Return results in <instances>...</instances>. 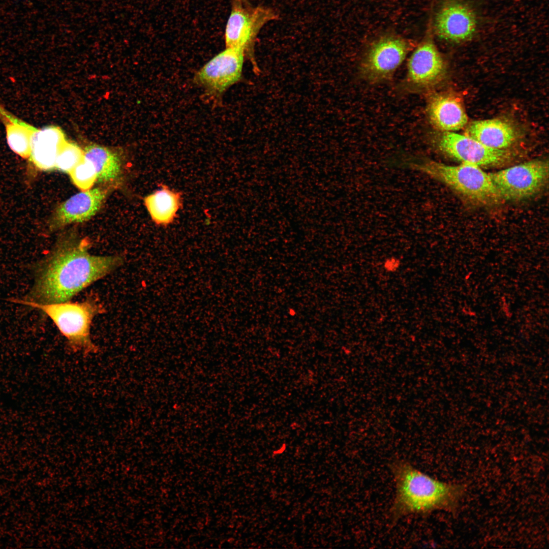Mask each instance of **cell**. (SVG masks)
Masks as SVG:
<instances>
[{
    "instance_id": "obj_1",
    "label": "cell",
    "mask_w": 549,
    "mask_h": 549,
    "mask_svg": "<svg viewBox=\"0 0 549 549\" xmlns=\"http://www.w3.org/2000/svg\"><path fill=\"white\" fill-rule=\"evenodd\" d=\"M124 262L118 256H98L88 252L86 242L65 240L39 264L27 300L48 303L70 300Z\"/></svg>"
},
{
    "instance_id": "obj_2",
    "label": "cell",
    "mask_w": 549,
    "mask_h": 549,
    "mask_svg": "<svg viewBox=\"0 0 549 549\" xmlns=\"http://www.w3.org/2000/svg\"><path fill=\"white\" fill-rule=\"evenodd\" d=\"M390 469L395 487L390 509L393 521L438 510L452 511L463 496L461 486L433 478L406 461H393Z\"/></svg>"
},
{
    "instance_id": "obj_3",
    "label": "cell",
    "mask_w": 549,
    "mask_h": 549,
    "mask_svg": "<svg viewBox=\"0 0 549 549\" xmlns=\"http://www.w3.org/2000/svg\"><path fill=\"white\" fill-rule=\"evenodd\" d=\"M409 164L473 202L490 205L501 200L490 173L478 166L462 163L449 165L429 159Z\"/></svg>"
},
{
    "instance_id": "obj_4",
    "label": "cell",
    "mask_w": 549,
    "mask_h": 549,
    "mask_svg": "<svg viewBox=\"0 0 549 549\" xmlns=\"http://www.w3.org/2000/svg\"><path fill=\"white\" fill-rule=\"evenodd\" d=\"M12 301L36 308L44 313L53 322L66 338L69 346L77 351L88 354L97 351L93 342L90 328L94 317L100 310L92 300L72 302L70 300L48 303L36 302L26 299Z\"/></svg>"
},
{
    "instance_id": "obj_5",
    "label": "cell",
    "mask_w": 549,
    "mask_h": 549,
    "mask_svg": "<svg viewBox=\"0 0 549 549\" xmlns=\"http://www.w3.org/2000/svg\"><path fill=\"white\" fill-rule=\"evenodd\" d=\"M278 18L279 14L271 8L261 6L252 7L248 2H232L225 30L226 47L240 50L246 56L251 57L261 29Z\"/></svg>"
},
{
    "instance_id": "obj_6",
    "label": "cell",
    "mask_w": 549,
    "mask_h": 549,
    "mask_svg": "<svg viewBox=\"0 0 549 549\" xmlns=\"http://www.w3.org/2000/svg\"><path fill=\"white\" fill-rule=\"evenodd\" d=\"M502 200H520L540 191L548 177L547 161L534 160L490 173Z\"/></svg>"
},
{
    "instance_id": "obj_7",
    "label": "cell",
    "mask_w": 549,
    "mask_h": 549,
    "mask_svg": "<svg viewBox=\"0 0 549 549\" xmlns=\"http://www.w3.org/2000/svg\"><path fill=\"white\" fill-rule=\"evenodd\" d=\"M410 48L409 42L401 37L389 35L378 39L371 45L360 64L362 77L372 83L390 79Z\"/></svg>"
},
{
    "instance_id": "obj_8",
    "label": "cell",
    "mask_w": 549,
    "mask_h": 549,
    "mask_svg": "<svg viewBox=\"0 0 549 549\" xmlns=\"http://www.w3.org/2000/svg\"><path fill=\"white\" fill-rule=\"evenodd\" d=\"M433 143L447 157L479 167L500 165L510 158L505 149L490 148L465 134L455 132H439L433 137Z\"/></svg>"
},
{
    "instance_id": "obj_9",
    "label": "cell",
    "mask_w": 549,
    "mask_h": 549,
    "mask_svg": "<svg viewBox=\"0 0 549 549\" xmlns=\"http://www.w3.org/2000/svg\"><path fill=\"white\" fill-rule=\"evenodd\" d=\"M243 51L226 48L206 63L195 74V82L207 95L220 98L242 76L244 59Z\"/></svg>"
},
{
    "instance_id": "obj_10",
    "label": "cell",
    "mask_w": 549,
    "mask_h": 549,
    "mask_svg": "<svg viewBox=\"0 0 549 549\" xmlns=\"http://www.w3.org/2000/svg\"><path fill=\"white\" fill-rule=\"evenodd\" d=\"M478 25L477 13L466 0H444L434 20L435 34L444 41L454 43L471 40Z\"/></svg>"
},
{
    "instance_id": "obj_11",
    "label": "cell",
    "mask_w": 549,
    "mask_h": 549,
    "mask_svg": "<svg viewBox=\"0 0 549 549\" xmlns=\"http://www.w3.org/2000/svg\"><path fill=\"white\" fill-rule=\"evenodd\" d=\"M446 66L442 54L431 38H426L415 48L409 58L405 81L414 91L429 89L444 77Z\"/></svg>"
},
{
    "instance_id": "obj_12",
    "label": "cell",
    "mask_w": 549,
    "mask_h": 549,
    "mask_svg": "<svg viewBox=\"0 0 549 549\" xmlns=\"http://www.w3.org/2000/svg\"><path fill=\"white\" fill-rule=\"evenodd\" d=\"M426 112L431 125L439 132H455L467 125L468 116L462 103L450 94L430 96Z\"/></svg>"
},
{
    "instance_id": "obj_13",
    "label": "cell",
    "mask_w": 549,
    "mask_h": 549,
    "mask_svg": "<svg viewBox=\"0 0 549 549\" xmlns=\"http://www.w3.org/2000/svg\"><path fill=\"white\" fill-rule=\"evenodd\" d=\"M106 195L103 189L94 188L72 196L58 207L54 224L62 226L89 219L100 208Z\"/></svg>"
},
{
    "instance_id": "obj_14",
    "label": "cell",
    "mask_w": 549,
    "mask_h": 549,
    "mask_svg": "<svg viewBox=\"0 0 549 549\" xmlns=\"http://www.w3.org/2000/svg\"><path fill=\"white\" fill-rule=\"evenodd\" d=\"M66 141L64 133L58 127L37 129L32 138L29 158L40 170H52L55 168L57 155Z\"/></svg>"
},
{
    "instance_id": "obj_15",
    "label": "cell",
    "mask_w": 549,
    "mask_h": 549,
    "mask_svg": "<svg viewBox=\"0 0 549 549\" xmlns=\"http://www.w3.org/2000/svg\"><path fill=\"white\" fill-rule=\"evenodd\" d=\"M465 134L487 147L497 149H505L516 138L512 125L498 118L473 121L467 127Z\"/></svg>"
},
{
    "instance_id": "obj_16",
    "label": "cell",
    "mask_w": 549,
    "mask_h": 549,
    "mask_svg": "<svg viewBox=\"0 0 549 549\" xmlns=\"http://www.w3.org/2000/svg\"><path fill=\"white\" fill-rule=\"evenodd\" d=\"M181 203L179 193L166 186L144 199V204L151 219L159 225H167L172 223Z\"/></svg>"
},
{
    "instance_id": "obj_17",
    "label": "cell",
    "mask_w": 549,
    "mask_h": 549,
    "mask_svg": "<svg viewBox=\"0 0 549 549\" xmlns=\"http://www.w3.org/2000/svg\"><path fill=\"white\" fill-rule=\"evenodd\" d=\"M0 117L5 125L10 148L22 158H29L32 138L37 129L14 117L1 106Z\"/></svg>"
},
{
    "instance_id": "obj_18",
    "label": "cell",
    "mask_w": 549,
    "mask_h": 549,
    "mask_svg": "<svg viewBox=\"0 0 549 549\" xmlns=\"http://www.w3.org/2000/svg\"><path fill=\"white\" fill-rule=\"evenodd\" d=\"M84 151V158L94 165L97 180L107 182L116 178L121 172V164L117 155L107 147L91 144Z\"/></svg>"
},
{
    "instance_id": "obj_19",
    "label": "cell",
    "mask_w": 549,
    "mask_h": 549,
    "mask_svg": "<svg viewBox=\"0 0 549 549\" xmlns=\"http://www.w3.org/2000/svg\"><path fill=\"white\" fill-rule=\"evenodd\" d=\"M83 159V150L76 143L66 141L57 155L55 169L69 173Z\"/></svg>"
},
{
    "instance_id": "obj_20",
    "label": "cell",
    "mask_w": 549,
    "mask_h": 549,
    "mask_svg": "<svg viewBox=\"0 0 549 549\" xmlns=\"http://www.w3.org/2000/svg\"><path fill=\"white\" fill-rule=\"evenodd\" d=\"M74 184L82 191L89 190L97 180V174L93 164L84 159L69 173Z\"/></svg>"
},
{
    "instance_id": "obj_21",
    "label": "cell",
    "mask_w": 549,
    "mask_h": 549,
    "mask_svg": "<svg viewBox=\"0 0 549 549\" xmlns=\"http://www.w3.org/2000/svg\"><path fill=\"white\" fill-rule=\"evenodd\" d=\"M400 265L399 260L395 258H391L386 260L384 263L385 268L390 271H395Z\"/></svg>"
},
{
    "instance_id": "obj_22",
    "label": "cell",
    "mask_w": 549,
    "mask_h": 549,
    "mask_svg": "<svg viewBox=\"0 0 549 549\" xmlns=\"http://www.w3.org/2000/svg\"><path fill=\"white\" fill-rule=\"evenodd\" d=\"M231 1L232 2H247V0H231Z\"/></svg>"
}]
</instances>
